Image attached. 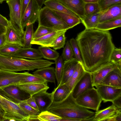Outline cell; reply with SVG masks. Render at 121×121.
<instances>
[{
    "label": "cell",
    "instance_id": "cell-1",
    "mask_svg": "<svg viewBox=\"0 0 121 121\" xmlns=\"http://www.w3.org/2000/svg\"><path fill=\"white\" fill-rule=\"evenodd\" d=\"M76 40L85 71L91 73L110 62L115 47L109 31L85 29Z\"/></svg>",
    "mask_w": 121,
    "mask_h": 121
},
{
    "label": "cell",
    "instance_id": "cell-2",
    "mask_svg": "<svg viewBox=\"0 0 121 121\" xmlns=\"http://www.w3.org/2000/svg\"><path fill=\"white\" fill-rule=\"evenodd\" d=\"M47 110L61 118L71 119L74 121H93L95 113L77 104L72 92L61 101H53Z\"/></svg>",
    "mask_w": 121,
    "mask_h": 121
},
{
    "label": "cell",
    "instance_id": "cell-3",
    "mask_svg": "<svg viewBox=\"0 0 121 121\" xmlns=\"http://www.w3.org/2000/svg\"><path fill=\"white\" fill-rule=\"evenodd\" d=\"M53 62L41 59L27 60L13 56L0 55V70L16 72L27 70L33 71L50 66Z\"/></svg>",
    "mask_w": 121,
    "mask_h": 121
},
{
    "label": "cell",
    "instance_id": "cell-4",
    "mask_svg": "<svg viewBox=\"0 0 121 121\" xmlns=\"http://www.w3.org/2000/svg\"><path fill=\"white\" fill-rule=\"evenodd\" d=\"M38 21V25L56 30H67L70 29L53 10L46 6L42 8Z\"/></svg>",
    "mask_w": 121,
    "mask_h": 121
},
{
    "label": "cell",
    "instance_id": "cell-5",
    "mask_svg": "<svg viewBox=\"0 0 121 121\" xmlns=\"http://www.w3.org/2000/svg\"><path fill=\"white\" fill-rule=\"evenodd\" d=\"M0 101L4 112V121H27L29 115L16 103L0 93Z\"/></svg>",
    "mask_w": 121,
    "mask_h": 121
},
{
    "label": "cell",
    "instance_id": "cell-6",
    "mask_svg": "<svg viewBox=\"0 0 121 121\" xmlns=\"http://www.w3.org/2000/svg\"><path fill=\"white\" fill-rule=\"evenodd\" d=\"M77 104L87 109L99 110L102 100L96 89H88L75 99Z\"/></svg>",
    "mask_w": 121,
    "mask_h": 121
},
{
    "label": "cell",
    "instance_id": "cell-7",
    "mask_svg": "<svg viewBox=\"0 0 121 121\" xmlns=\"http://www.w3.org/2000/svg\"><path fill=\"white\" fill-rule=\"evenodd\" d=\"M10 10L11 25L14 29L23 37L24 31L22 25V0H7Z\"/></svg>",
    "mask_w": 121,
    "mask_h": 121
},
{
    "label": "cell",
    "instance_id": "cell-8",
    "mask_svg": "<svg viewBox=\"0 0 121 121\" xmlns=\"http://www.w3.org/2000/svg\"><path fill=\"white\" fill-rule=\"evenodd\" d=\"M41 9L35 0H30L22 17V25L24 29L27 25L33 24L38 21Z\"/></svg>",
    "mask_w": 121,
    "mask_h": 121
},
{
    "label": "cell",
    "instance_id": "cell-9",
    "mask_svg": "<svg viewBox=\"0 0 121 121\" xmlns=\"http://www.w3.org/2000/svg\"><path fill=\"white\" fill-rule=\"evenodd\" d=\"M0 93L14 102L18 104L27 99L30 96L28 93L20 89L15 85L0 89Z\"/></svg>",
    "mask_w": 121,
    "mask_h": 121
},
{
    "label": "cell",
    "instance_id": "cell-10",
    "mask_svg": "<svg viewBox=\"0 0 121 121\" xmlns=\"http://www.w3.org/2000/svg\"><path fill=\"white\" fill-rule=\"evenodd\" d=\"M104 102H112L121 95V88L106 85L99 84L95 86Z\"/></svg>",
    "mask_w": 121,
    "mask_h": 121
},
{
    "label": "cell",
    "instance_id": "cell-11",
    "mask_svg": "<svg viewBox=\"0 0 121 121\" xmlns=\"http://www.w3.org/2000/svg\"><path fill=\"white\" fill-rule=\"evenodd\" d=\"M24 72L19 73L0 70V89L18 84Z\"/></svg>",
    "mask_w": 121,
    "mask_h": 121
},
{
    "label": "cell",
    "instance_id": "cell-12",
    "mask_svg": "<svg viewBox=\"0 0 121 121\" xmlns=\"http://www.w3.org/2000/svg\"><path fill=\"white\" fill-rule=\"evenodd\" d=\"M94 87L92 84L91 74L85 71L71 92L73 96L75 99L87 90L92 88Z\"/></svg>",
    "mask_w": 121,
    "mask_h": 121
},
{
    "label": "cell",
    "instance_id": "cell-13",
    "mask_svg": "<svg viewBox=\"0 0 121 121\" xmlns=\"http://www.w3.org/2000/svg\"><path fill=\"white\" fill-rule=\"evenodd\" d=\"M79 62L74 57L69 60L64 61L60 82L59 85L54 89H57L68 81L76 69Z\"/></svg>",
    "mask_w": 121,
    "mask_h": 121
},
{
    "label": "cell",
    "instance_id": "cell-14",
    "mask_svg": "<svg viewBox=\"0 0 121 121\" xmlns=\"http://www.w3.org/2000/svg\"><path fill=\"white\" fill-rule=\"evenodd\" d=\"M119 67L116 63L112 61L91 73L92 84L95 86L99 85L111 71Z\"/></svg>",
    "mask_w": 121,
    "mask_h": 121
},
{
    "label": "cell",
    "instance_id": "cell-15",
    "mask_svg": "<svg viewBox=\"0 0 121 121\" xmlns=\"http://www.w3.org/2000/svg\"><path fill=\"white\" fill-rule=\"evenodd\" d=\"M52 92L48 93L44 91L37 93L33 96L34 98L40 112L47 110L53 101Z\"/></svg>",
    "mask_w": 121,
    "mask_h": 121
},
{
    "label": "cell",
    "instance_id": "cell-16",
    "mask_svg": "<svg viewBox=\"0 0 121 121\" xmlns=\"http://www.w3.org/2000/svg\"><path fill=\"white\" fill-rule=\"evenodd\" d=\"M67 30H55L41 37L32 40L31 44L52 48L53 44L56 39L60 35L65 33Z\"/></svg>",
    "mask_w": 121,
    "mask_h": 121
},
{
    "label": "cell",
    "instance_id": "cell-17",
    "mask_svg": "<svg viewBox=\"0 0 121 121\" xmlns=\"http://www.w3.org/2000/svg\"><path fill=\"white\" fill-rule=\"evenodd\" d=\"M99 84L121 88V68L117 67L111 71Z\"/></svg>",
    "mask_w": 121,
    "mask_h": 121
},
{
    "label": "cell",
    "instance_id": "cell-18",
    "mask_svg": "<svg viewBox=\"0 0 121 121\" xmlns=\"http://www.w3.org/2000/svg\"><path fill=\"white\" fill-rule=\"evenodd\" d=\"M121 17V4L116 5L101 11L99 13V23Z\"/></svg>",
    "mask_w": 121,
    "mask_h": 121
},
{
    "label": "cell",
    "instance_id": "cell-19",
    "mask_svg": "<svg viewBox=\"0 0 121 121\" xmlns=\"http://www.w3.org/2000/svg\"><path fill=\"white\" fill-rule=\"evenodd\" d=\"M68 8L76 14L81 20L85 17L82 0H59Z\"/></svg>",
    "mask_w": 121,
    "mask_h": 121
},
{
    "label": "cell",
    "instance_id": "cell-20",
    "mask_svg": "<svg viewBox=\"0 0 121 121\" xmlns=\"http://www.w3.org/2000/svg\"><path fill=\"white\" fill-rule=\"evenodd\" d=\"M47 82L42 83H33L17 84L19 88L30 94V96L40 92L47 91L49 88Z\"/></svg>",
    "mask_w": 121,
    "mask_h": 121
},
{
    "label": "cell",
    "instance_id": "cell-21",
    "mask_svg": "<svg viewBox=\"0 0 121 121\" xmlns=\"http://www.w3.org/2000/svg\"><path fill=\"white\" fill-rule=\"evenodd\" d=\"M13 56L31 60H37L43 58L41 54L38 49L31 48H24L22 47Z\"/></svg>",
    "mask_w": 121,
    "mask_h": 121
},
{
    "label": "cell",
    "instance_id": "cell-22",
    "mask_svg": "<svg viewBox=\"0 0 121 121\" xmlns=\"http://www.w3.org/2000/svg\"><path fill=\"white\" fill-rule=\"evenodd\" d=\"M44 4L45 6L53 10L67 13L79 17L59 0H45Z\"/></svg>",
    "mask_w": 121,
    "mask_h": 121
},
{
    "label": "cell",
    "instance_id": "cell-23",
    "mask_svg": "<svg viewBox=\"0 0 121 121\" xmlns=\"http://www.w3.org/2000/svg\"><path fill=\"white\" fill-rule=\"evenodd\" d=\"M48 66L37 69L33 73L45 80L47 83L53 82L55 84L56 76L55 68Z\"/></svg>",
    "mask_w": 121,
    "mask_h": 121
},
{
    "label": "cell",
    "instance_id": "cell-24",
    "mask_svg": "<svg viewBox=\"0 0 121 121\" xmlns=\"http://www.w3.org/2000/svg\"><path fill=\"white\" fill-rule=\"evenodd\" d=\"M5 34L6 38V43L18 44L21 45L22 47H23V37L14 29L10 23L6 27Z\"/></svg>",
    "mask_w": 121,
    "mask_h": 121
},
{
    "label": "cell",
    "instance_id": "cell-25",
    "mask_svg": "<svg viewBox=\"0 0 121 121\" xmlns=\"http://www.w3.org/2000/svg\"><path fill=\"white\" fill-rule=\"evenodd\" d=\"M85 71L83 64L79 61L74 72L68 81L65 84L69 87L71 92L74 86L84 74Z\"/></svg>",
    "mask_w": 121,
    "mask_h": 121
},
{
    "label": "cell",
    "instance_id": "cell-26",
    "mask_svg": "<svg viewBox=\"0 0 121 121\" xmlns=\"http://www.w3.org/2000/svg\"><path fill=\"white\" fill-rule=\"evenodd\" d=\"M119 109L113 104L104 109L98 110L95 112L93 121H105L115 114Z\"/></svg>",
    "mask_w": 121,
    "mask_h": 121
},
{
    "label": "cell",
    "instance_id": "cell-27",
    "mask_svg": "<svg viewBox=\"0 0 121 121\" xmlns=\"http://www.w3.org/2000/svg\"><path fill=\"white\" fill-rule=\"evenodd\" d=\"M121 26V17H119L99 23L95 29L102 31H108Z\"/></svg>",
    "mask_w": 121,
    "mask_h": 121
},
{
    "label": "cell",
    "instance_id": "cell-28",
    "mask_svg": "<svg viewBox=\"0 0 121 121\" xmlns=\"http://www.w3.org/2000/svg\"><path fill=\"white\" fill-rule=\"evenodd\" d=\"M53 101H61L65 98L71 92L68 86L64 84L52 92Z\"/></svg>",
    "mask_w": 121,
    "mask_h": 121
},
{
    "label": "cell",
    "instance_id": "cell-29",
    "mask_svg": "<svg viewBox=\"0 0 121 121\" xmlns=\"http://www.w3.org/2000/svg\"><path fill=\"white\" fill-rule=\"evenodd\" d=\"M53 11L70 27V29L81 22V20L78 17L67 13Z\"/></svg>",
    "mask_w": 121,
    "mask_h": 121
},
{
    "label": "cell",
    "instance_id": "cell-30",
    "mask_svg": "<svg viewBox=\"0 0 121 121\" xmlns=\"http://www.w3.org/2000/svg\"><path fill=\"white\" fill-rule=\"evenodd\" d=\"M100 13V12H99ZM99 13L86 16L81 20L85 29H95L99 23Z\"/></svg>",
    "mask_w": 121,
    "mask_h": 121
},
{
    "label": "cell",
    "instance_id": "cell-31",
    "mask_svg": "<svg viewBox=\"0 0 121 121\" xmlns=\"http://www.w3.org/2000/svg\"><path fill=\"white\" fill-rule=\"evenodd\" d=\"M22 47L21 45L18 44L6 43L0 48V55L13 56Z\"/></svg>",
    "mask_w": 121,
    "mask_h": 121
},
{
    "label": "cell",
    "instance_id": "cell-32",
    "mask_svg": "<svg viewBox=\"0 0 121 121\" xmlns=\"http://www.w3.org/2000/svg\"><path fill=\"white\" fill-rule=\"evenodd\" d=\"M38 49L43 58L47 60L55 61L60 56L59 53L56 51L49 47L40 46L39 47Z\"/></svg>",
    "mask_w": 121,
    "mask_h": 121
},
{
    "label": "cell",
    "instance_id": "cell-33",
    "mask_svg": "<svg viewBox=\"0 0 121 121\" xmlns=\"http://www.w3.org/2000/svg\"><path fill=\"white\" fill-rule=\"evenodd\" d=\"M25 27L26 30L23 37L24 45L23 47L30 48L32 46L31 43L34 33L33 24L27 25Z\"/></svg>",
    "mask_w": 121,
    "mask_h": 121
},
{
    "label": "cell",
    "instance_id": "cell-34",
    "mask_svg": "<svg viewBox=\"0 0 121 121\" xmlns=\"http://www.w3.org/2000/svg\"><path fill=\"white\" fill-rule=\"evenodd\" d=\"M54 61L56 65L55 74L58 86L60 84L61 79L64 61L61 56H60Z\"/></svg>",
    "mask_w": 121,
    "mask_h": 121
},
{
    "label": "cell",
    "instance_id": "cell-35",
    "mask_svg": "<svg viewBox=\"0 0 121 121\" xmlns=\"http://www.w3.org/2000/svg\"><path fill=\"white\" fill-rule=\"evenodd\" d=\"M38 116L40 121H60L62 118L48 110L41 112Z\"/></svg>",
    "mask_w": 121,
    "mask_h": 121
},
{
    "label": "cell",
    "instance_id": "cell-36",
    "mask_svg": "<svg viewBox=\"0 0 121 121\" xmlns=\"http://www.w3.org/2000/svg\"><path fill=\"white\" fill-rule=\"evenodd\" d=\"M84 9L86 16L99 13L101 11L98 3H85Z\"/></svg>",
    "mask_w": 121,
    "mask_h": 121
},
{
    "label": "cell",
    "instance_id": "cell-37",
    "mask_svg": "<svg viewBox=\"0 0 121 121\" xmlns=\"http://www.w3.org/2000/svg\"><path fill=\"white\" fill-rule=\"evenodd\" d=\"M18 104L29 116L38 115L40 112L29 105L27 103L26 100L21 101Z\"/></svg>",
    "mask_w": 121,
    "mask_h": 121
},
{
    "label": "cell",
    "instance_id": "cell-38",
    "mask_svg": "<svg viewBox=\"0 0 121 121\" xmlns=\"http://www.w3.org/2000/svg\"><path fill=\"white\" fill-rule=\"evenodd\" d=\"M55 30L43 26L38 25V28L34 32L32 40L41 37Z\"/></svg>",
    "mask_w": 121,
    "mask_h": 121
},
{
    "label": "cell",
    "instance_id": "cell-39",
    "mask_svg": "<svg viewBox=\"0 0 121 121\" xmlns=\"http://www.w3.org/2000/svg\"><path fill=\"white\" fill-rule=\"evenodd\" d=\"M63 51L61 56L64 60H67L73 58L74 53L69 41L66 42Z\"/></svg>",
    "mask_w": 121,
    "mask_h": 121
},
{
    "label": "cell",
    "instance_id": "cell-40",
    "mask_svg": "<svg viewBox=\"0 0 121 121\" xmlns=\"http://www.w3.org/2000/svg\"><path fill=\"white\" fill-rule=\"evenodd\" d=\"M69 42L73 50L74 58L83 64L80 52L76 39L72 38Z\"/></svg>",
    "mask_w": 121,
    "mask_h": 121
},
{
    "label": "cell",
    "instance_id": "cell-41",
    "mask_svg": "<svg viewBox=\"0 0 121 121\" xmlns=\"http://www.w3.org/2000/svg\"><path fill=\"white\" fill-rule=\"evenodd\" d=\"M98 3L101 11L113 6L121 4V0H99Z\"/></svg>",
    "mask_w": 121,
    "mask_h": 121
},
{
    "label": "cell",
    "instance_id": "cell-42",
    "mask_svg": "<svg viewBox=\"0 0 121 121\" xmlns=\"http://www.w3.org/2000/svg\"><path fill=\"white\" fill-rule=\"evenodd\" d=\"M121 48L115 47L112 53L110 59V61L116 64L120 67H121Z\"/></svg>",
    "mask_w": 121,
    "mask_h": 121
},
{
    "label": "cell",
    "instance_id": "cell-43",
    "mask_svg": "<svg viewBox=\"0 0 121 121\" xmlns=\"http://www.w3.org/2000/svg\"><path fill=\"white\" fill-rule=\"evenodd\" d=\"M65 34L64 33L60 35L55 39L52 47L54 50H56L64 47L66 39Z\"/></svg>",
    "mask_w": 121,
    "mask_h": 121
},
{
    "label": "cell",
    "instance_id": "cell-44",
    "mask_svg": "<svg viewBox=\"0 0 121 121\" xmlns=\"http://www.w3.org/2000/svg\"><path fill=\"white\" fill-rule=\"evenodd\" d=\"M105 121H121V109H119L115 114L106 119Z\"/></svg>",
    "mask_w": 121,
    "mask_h": 121
},
{
    "label": "cell",
    "instance_id": "cell-45",
    "mask_svg": "<svg viewBox=\"0 0 121 121\" xmlns=\"http://www.w3.org/2000/svg\"><path fill=\"white\" fill-rule=\"evenodd\" d=\"M26 101L27 104L29 105L35 109L39 111V108L36 101L33 96H30L26 100Z\"/></svg>",
    "mask_w": 121,
    "mask_h": 121
},
{
    "label": "cell",
    "instance_id": "cell-46",
    "mask_svg": "<svg viewBox=\"0 0 121 121\" xmlns=\"http://www.w3.org/2000/svg\"><path fill=\"white\" fill-rule=\"evenodd\" d=\"M10 23L9 21L0 14V24L5 27H7Z\"/></svg>",
    "mask_w": 121,
    "mask_h": 121
},
{
    "label": "cell",
    "instance_id": "cell-47",
    "mask_svg": "<svg viewBox=\"0 0 121 121\" xmlns=\"http://www.w3.org/2000/svg\"><path fill=\"white\" fill-rule=\"evenodd\" d=\"M121 95H120L114 99L112 102V104L118 109H121Z\"/></svg>",
    "mask_w": 121,
    "mask_h": 121
},
{
    "label": "cell",
    "instance_id": "cell-48",
    "mask_svg": "<svg viewBox=\"0 0 121 121\" xmlns=\"http://www.w3.org/2000/svg\"><path fill=\"white\" fill-rule=\"evenodd\" d=\"M30 0H22V17L26 9Z\"/></svg>",
    "mask_w": 121,
    "mask_h": 121
},
{
    "label": "cell",
    "instance_id": "cell-49",
    "mask_svg": "<svg viewBox=\"0 0 121 121\" xmlns=\"http://www.w3.org/2000/svg\"><path fill=\"white\" fill-rule=\"evenodd\" d=\"M6 43V38L5 34L0 35V48Z\"/></svg>",
    "mask_w": 121,
    "mask_h": 121
},
{
    "label": "cell",
    "instance_id": "cell-50",
    "mask_svg": "<svg viewBox=\"0 0 121 121\" xmlns=\"http://www.w3.org/2000/svg\"><path fill=\"white\" fill-rule=\"evenodd\" d=\"M38 115L29 116L27 118V121H40Z\"/></svg>",
    "mask_w": 121,
    "mask_h": 121
},
{
    "label": "cell",
    "instance_id": "cell-51",
    "mask_svg": "<svg viewBox=\"0 0 121 121\" xmlns=\"http://www.w3.org/2000/svg\"><path fill=\"white\" fill-rule=\"evenodd\" d=\"M6 30V27L0 24V35L5 34Z\"/></svg>",
    "mask_w": 121,
    "mask_h": 121
},
{
    "label": "cell",
    "instance_id": "cell-52",
    "mask_svg": "<svg viewBox=\"0 0 121 121\" xmlns=\"http://www.w3.org/2000/svg\"><path fill=\"white\" fill-rule=\"evenodd\" d=\"M39 7H42L45 0H35Z\"/></svg>",
    "mask_w": 121,
    "mask_h": 121
},
{
    "label": "cell",
    "instance_id": "cell-53",
    "mask_svg": "<svg viewBox=\"0 0 121 121\" xmlns=\"http://www.w3.org/2000/svg\"><path fill=\"white\" fill-rule=\"evenodd\" d=\"M85 3H98L99 0H82Z\"/></svg>",
    "mask_w": 121,
    "mask_h": 121
},
{
    "label": "cell",
    "instance_id": "cell-54",
    "mask_svg": "<svg viewBox=\"0 0 121 121\" xmlns=\"http://www.w3.org/2000/svg\"><path fill=\"white\" fill-rule=\"evenodd\" d=\"M4 114V111L0 107V114L3 116Z\"/></svg>",
    "mask_w": 121,
    "mask_h": 121
},
{
    "label": "cell",
    "instance_id": "cell-55",
    "mask_svg": "<svg viewBox=\"0 0 121 121\" xmlns=\"http://www.w3.org/2000/svg\"><path fill=\"white\" fill-rule=\"evenodd\" d=\"M4 121L3 116L0 114V121Z\"/></svg>",
    "mask_w": 121,
    "mask_h": 121
},
{
    "label": "cell",
    "instance_id": "cell-56",
    "mask_svg": "<svg viewBox=\"0 0 121 121\" xmlns=\"http://www.w3.org/2000/svg\"><path fill=\"white\" fill-rule=\"evenodd\" d=\"M5 0H0V3H2L3 1Z\"/></svg>",
    "mask_w": 121,
    "mask_h": 121
},
{
    "label": "cell",
    "instance_id": "cell-57",
    "mask_svg": "<svg viewBox=\"0 0 121 121\" xmlns=\"http://www.w3.org/2000/svg\"><path fill=\"white\" fill-rule=\"evenodd\" d=\"M0 107L2 109V106L1 104V103L0 102Z\"/></svg>",
    "mask_w": 121,
    "mask_h": 121
},
{
    "label": "cell",
    "instance_id": "cell-58",
    "mask_svg": "<svg viewBox=\"0 0 121 121\" xmlns=\"http://www.w3.org/2000/svg\"><path fill=\"white\" fill-rule=\"evenodd\" d=\"M7 0H6V1H7Z\"/></svg>",
    "mask_w": 121,
    "mask_h": 121
}]
</instances>
